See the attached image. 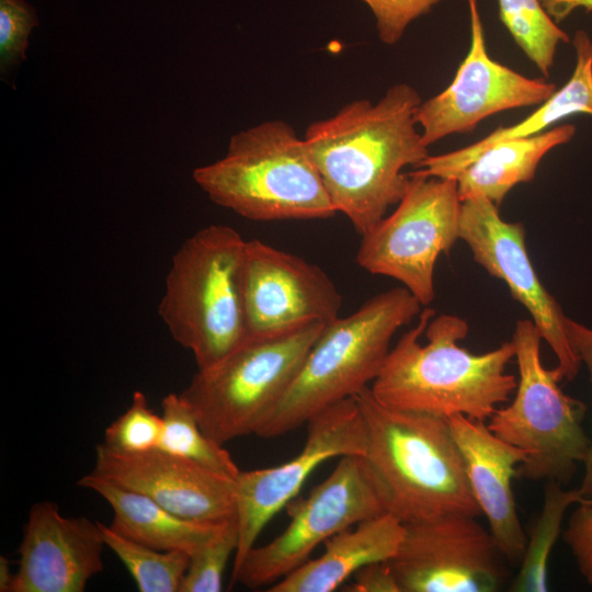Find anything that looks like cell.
I'll list each match as a JSON object with an SVG mask.
<instances>
[{
  "mask_svg": "<svg viewBox=\"0 0 592 592\" xmlns=\"http://www.w3.org/2000/svg\"><path fill=\"white\" fill-rule=\"evenodd\" d=\"M422 99L396 83L373 103L354 100L312 122L303 136L337 210L362 236L402 197L408 173L430 156L415 111Z\"/></svg>",
  "mask_w": 592,
  "mask_h": 592,
  "instance_id": "6da1fadb",
  "label": "cell"
},
{
  "mask_svg": "<svg viewBox=\"0 0 592 592\" xmlns=\"http://www.w3.org/2000/svg\"><path fill=\"white\" fill-rule=\"evenodd\" d=\"M434 315L422 309L418 323L389 350L369 386L373 396L394 409L488 421L516 389L517 378L506 373L515 355L512 340L475 354L458 344L468 333L464 318Z\"/></svg>",
  "mask_w": 592,
  "mask_h": 592,
  "instance_id": "7a4b0ae2",
  "label": "cell"
},
{
  "mask_svg": "<svg viewBox=\"0 0 592 592\" xmlns=\"http://www.w3.org/2000/svg\"><path fill=\"white\" fill-rule=\"evenodd\" d=\"M353 398L365 426L364 457L386 492L388 513L402 523L481 515L446 418L384 406L369 386Z\"/></svg>",
  "mask_w": 592,
  "mask_h": 592,
  "instance_id": "3957f363",
  "label": "cell"
},
{
  "mask_svg": "<svg viewBox=\"0 0 592 592\" xmlns=\"http://www.w3.org/2000/svg\"><path fill=\"white\" fill-rule=\"evenodd\" d=\"M403 286L367 299L325 325L300 369L255 434L272 439L296 430L325 408L352 398L378 375L394 334L421 312Z\"/></svg>",
  "mask_w": 592,
  "mask_h": 592,
  "instance_id": "277c9868",
  "label": "cell"
},
{
  "mask_svg": "<svg viewBox=\"0 0 592 592\" xmlns=\"http://www.w3.org/2000/svg\"><path fill=\"white\" fill-rule=\"evenodd\" d=\"M193 178L215 204L251 220L337 214L304 137L283 119L232 135L227 153L196 168Z\"/></svg>",
  "mask_w": 592,
  "mask_h": 592,
  "instance_id": "5b68a950",
  "label": "cell"
},
{
  "mask_svg": "<svg viewBox=\"0 0 592 592\" xmlns=\"http://www.w3.org/2000/svg\"><path fill=\"white\" fill-rule=\"evenodd\" d=\"M246 241L227 225H209L178 249L159 315L170 334L207 368L249 339L243 295Z\"/></svg>",
  "mask_w": 592,
  "mask_h": 592,
  "instance_id": "8992f818",
  "label": "cell"
},
{
  "mask_svg": "<svg viewBox=\"0 0 592 592\" xmlns=\"http://www.w3.org/2000/svg\"><path fill=\"white\" fill-rule=\"evenodd\" d=\"M325 325L311 321L250 337L216 364L197 369L180 396L204 433L221 445L255 434L293 383Z\"/></svg>",
  "mask_w": 592,
  "mask_h": 592,
  "instance_id": "52a82bcc",
  "label": "cell"
},
{
  "mask_svg": "<svg viewBox=\"0 0 592 592\" xmlns=\"http://www.w3.org/2000/svg\"><path fill=\"white\" fill-rule=\"evenodd\" d=\"M542 340L531 319L516 321L512 337L519 368L514 398L499 407L487 423L498 437L526 452L520 475L567 486L592 444L582 425L587 406L562 391L559 383L563 377L557 367L544 366Z\"/></svg>",
  "mask_w": 592,
  "mask_h": 592,
  "instance_id": "ba28073f",
  "label": "cell"
},
{
  "mask_svg": "<svg viewBox=\"0 0 592 592\" xmlns=\"http://www.w3.org/2000/svg\"><path fill=\"white\" fill-rule=\"evenodd\" d=\"M395 210L362 235L360 267L401 283L422 306L435 297L439 257L459 239L462 201L454 179L408 172Z\"/></svg>",
  "mask_w": 592,
  "mask_h": 592,
  "instance_id": "9c48e42d",
  "label": "cell"
},
{
  "mask_svg": "<svg viewBox=\"0 0 592 592\" xmlns=\"http://www.w3.org/2000/svg\"><path fill=\"white\" fill-rule=\"evenodd\" d=\"M286 508L287 527L270 543L253 546L232 571L231 583L250 589L274 584L309 560L319 544L388 513V500L364 455H346L307 498L293 499Z\"/></svg>",
  "mask_w": 592,
  "mask_h": 592,
  "instance_id": "30bf717a",
  "label": "cell"
},
{
  "mask_svg": "<svg viewBox=\"0 0 592 592\" xmlns=\"http://www.w3.org/2000/svg\"><path fill=\"white\" fill-rule=\"evenodd\" d=\"M478 516L443 513L403 523L388 560L401 592H493L504 583L506 558Z\"/></svg>",
  "mask_w": 592,
  "mask_h": 592,
  "instance_id": "8fae6325",
  "label": "cell"
},
{
  "mask_svg": "<svg viewBox=\"0 0 592 592\" xmlns=\"http://www.w3.org/2000/svg\"><path fill=\"white\" fill-rule=\"evenodd\" d=\"M304 448L275 467L241 471L236 478L239 528L234 556L235 571L266 523L299 492L309 475L323 462L346 455H364L366 433L356 400L348 398L311 417Z\"/></svg>",
  "mask_w": 592,
  "mask_h": 592,
  "instance_id": "7c38bea8",
  "label": "cell"
},
{
  "mask_svg": "<svg viewBox=\"0 0 592 592\" xmlns=\"http://www.w3.org/2000/svg\"><path fill=\"white\" fill-rule=\"evenodd\" d=\"M498 207L486 197L463 201L459 239L468 246L475 262L503 281L512 297L527 310L556 355V367L563 379L571 380L582 364L567 335L568 317L532 264L523 224L504 220Z\"/></svg>",
  "mask_w": 592,
  "mask_h": 592,
  "instance_id": "4fadbf2b",
  "label": "cell"
},
{
  "mask_svg": "<svg viewBox=\"0 0 592 592\" xmlns=\"http://www.w3.org/2000/svg\"><path fill=\"white\" fill-rule=\"evenodd\" d=\"M470 45L446 89L422 101L415 111L424 144L473 132L487 117L524 106L539 105L557 90L545 79L528 78L493 60L487 50L478 0H466Z\"/></svg>",
  "mask_w": 592,
  "mask_h": 592,
  "instance_id": "5bb4252c",
  "label": "cell"
},
{
  "mask_svg": "<svg viewBox=\"0 0 592 592\" xmlns=\"http://www.w3.org/2000/svg\"><path fill=\"white\" fill-rule=\"evenodd\" d=\"M243 295L249 338L328 323L340 317L342 306L321 267L258 239L246 241Z\"/></svg>",
  "mask_w": 592,
  "mask_h": 592,
  "instance_id": "9a60e30c",
  "label": "cell"
},
{
  "mask_svg": "<svg viewBox=\"0 0 592 592\" xmlns=\"http://www.w3.org/2000/svg\"><path fill=\"white\" fill-rule=\"evenodd\" d=\"M92 471L187 520L223 524L237 519L236 479L160 448L118 453L101 443Z\"/></svg>",
  "mask_w": 592,
  "mask_h": 592,
  "instance_id": "2e32d148",
  "label": "cell"
},
{
  "mask_svg": "<svg viewBox=\"0 0 592 592\" xmlns=\"http://www.w3.org/2000/svg\"><path fill=\"white\" fill-rule=\"evenodd\" d=\"M105 540L99 522L65 516L50 501L32 505L8 592H83L103 570Z\"/></svg>",
  "mask_w": 592,
  "mask_h": 592,
  "instance_id": "e0dca14e",
  "label": "cell"
},
{
  "mask_svg": "<svg viewBox=\"0 0 592 592\" xmlns=\"http://www.w3.org/2000/svg\"><path fill=\"white\" fill-rule=\"evenodd\" d=\"M446 420L462 453L473 494L491 534L506 560L520 563L527 536L517 515L512 479L526 460V452L498 437L487 421L462 414Z\"/></svg>",
  "mask_w": 592,
  "mask_h": 592,
  "instance_id": "ac0fdd59",
  "label": "cell"
},
{
  "mask_svg": "<svg viewBox=\"0 0 592 592\" xmlns=\"http://www.w3.org/2000/svg\"><path fill=\"white\" fill-rule=\"evenodd\" d=\"M403 532V523L390 513L363 521L327 539L320 557L307 560L267 591L332 592L362 567L390 560Z\"/></svg>",
  "mask_w": 592,
  "mask_h": 592,
  "instance_id": "d6986e66",
  "label": "cell"
},
{
  "mask_svg": "<svg viewBox=\"0 0 592 592\" xmlns=\"http://www.w3.org/2000/svg\"><path fill=\"white\" fill-rule=\"evenodd\" d=\"M576 66L570 79L539 104L527 117L511 126H500L482 139L460 149L425 158L413 171L424 177L452 179L477 155L499 141L545 132L557 122L574 115L592 116V39L582 30L574 33Z\"/></svg>",
  "mask_w": 592,
  "mask_h": 592,
  "instance_id": "ffe728a7",
  "label": "cell"
},
{
  "mask_svg": "<svg viewBox=\"0 0 592 592\" xmlns=\"http://www.w3.org/2000/svg\"><path fill=\"white\" fill-rule=\"evenodd\" d=\"M77 485L96 492L111 505L112 530L155 549L179 550L191 556L227 523L213 524L181 517L147 496L94 471L82 476Z\"/></svg>",
  "mask_w": 592,
  "mask_h": 592,
  "instance_id": "44dd1931",
  "label": "cell"
},
{
  "mask_svg": "<svg viewBox=\"0 0 592 592\" xmlns=\"http://www.w3.org/2000/svg\"><path fill=\"white\" fill-rule=\"evenodd\" d=\"M574 134L576 126L566 124L489 146L452 178L460 201L486 197L500 206L515 185L535 178L539 162L551 149L569 143Z\"/></svg>",
  "mask_w": 592,
  "mask_h": 592,
  "instance_id": "7402d4cb",
  "label": "cell"
},
{
  "mask_svg": "<svg viewBox=\"0 0 592 592\" xmlns=\"http://www.w3.org/2000/svg\"><path fill=\"white\" fill-rule=\"evenodd\" d=\"M584 499L579 488L565 489L563 485L557 481H547L542 511L527 537L519 572L510 585V591H547L548 563L560 536L565 514L571 505Z\"/></svg>",
  "mask_w": 592,
  "mask_h": 592,
  "instance_id": "603a6c76",
  "label": "cell"
},
{
  "mask_svg": "<svg viewBox=\"0 0 592 592\" xmlns=\"http://www.w3.org/2000/svg\"><path fill=\"white\" fill-rule=\"evenodd\" d=\"M163 431L159 447L219 475L236 479L240 470L231 455L208 437L180 394H168L161 402Z\"/></svg>",
  "mask_w": 592,
  "mask_h": 592,
  "instance_id": "cb8c5ba5",
  "label": "cell"
},
{
  "mask_svg": "<svg viewBox=\"0 0 592 592\" xmlns=\"http://www.w3.org/2000/svg\"><path fill=\"white\" fill-rule=\"evenodd\" d=\"M105 545L125 565L139 592H179L190 555L159 550L129 539L100 523Z\"/></svg>",
  "mask_w": 592,
  "mask_h": 592,
  "instance_id": "d4e9b609",
  "label": "cell"
},
{
  "mask_svg": "<svg viewBox=\"0 0 592 592\" xmlns=\"http://www.w3.org/2000/svg\"><path fill=\"white\" fill-rule=\"evenodd\" d=\"M499 18L517 46L544 75L549 76L557 46L569 36L546 12L540 0H498Z\"/></svg>",
  "mask_w": 592,
  "mask_h": 592,
  "instance_id": "484cf974",
  "label": "cell"
},
{
  "mask_svg": "<svg viewBox=\"0 0 592 592\" xmlns=\"http://www.w3.org/2000/svg\"><path fill=\"white\" fill-rule=\"evenodd\" d=\"M162 431V417L150 409L144 392L135 391L130 406L105 429L102 444L113 452L143 453L159 447Z\"/></svg>",
  "mask_w": 592,
  "mask_h": 592,
  "instance_id": "4316f807",
  "label": "cell"
},
{
  "mask_svg": "<svg viewBox=\"0 0 592 592\" xmlns=\"http://www.w3.org/2000/svg\"><path fill=\"white\" fill-rule=\"evenodd\" d=\"M239 528L237 519L221 528L197 551L190 562L179 592H219L226 566L237 550Z\"/></svg>",
  "mask_w": 592,
  "mask_h": 592,
  "instance_id": "83f0119b",
  "label": "cell"
},
{
  "mask_svg": "<svg viewBox=\"0 0 592 592\" xmlns=\"http://www.w3.org/2000/svg\"><path fill=\"white\" fill-rule=\"evenodd\" d=\"M37 25L36 12L25 0H0L1 75L24 60L29 36Z\"/></svg>",
  "mask_w": 592,
  "mask_h": 592,
  "instance_id": "f1b7e54d",
  "label": "cell"
},
{
  "mask_svg": "<svg viewBox=\"0 0 592 592\" xmlns=\"http://www.w3.org/2000/svg\"><path fill=\"white\" fill-rule=\"evenodd\" d=\"M371 9L378 38L386 45H395L407 27L419 16L429 13L441 0H361Z\"/></svg>",
  "mask_w": 592,
  "mask_h": 592,
  "instance_id": "f546056e",
  "label": "cell"
},
{
  "mask_svg": "<svg viewBox=\"0 0 592 592\" xmlns=\"http://www.w3.org/2000/svg\"><path fill=\"white\" fill-rule=\"evenodd\" d=\"M592 497V496H591ZM562 533L579 572L592 584V498L576 504Z\"/></svg>",
  "mask_w": 592,
  "mask_h": 592,
  "instance_id": "4dcf8cb0",
  "label": "cell"
},
{
  "mask_svg": "<svg viewBox=\"0 0 592 592\" xmlns=\"http://www.w3.org/2000/svg\"><path fill=\"white\" fill-rule=\"evenodd\" d=\"M567 335L581 364L587 366L592 382V328L568 317ZM583 465L584 474L579 489L588 498L592 496V444Z\"/></svg>",
  "mask_w": 592,
  "mask_h": 592,
  "instance_id": "1f68e13d",
  "label": "cell"
},
{
  "mask_svg": "<svg viewBox=\"0 0 592 592\" xmlns=\"http://www.w3.org/2000/svg\"><path fill=\"white\" fill-rule=\"evenodd\" d=\"M349 592H401L389 561L368 563L357 570L345 585Z\"/></svg>",
  "mask_w": 592,
  "mask_h": 592,
  "instance_id": "d6a6232c",
  "label": "cell"
},
{
  "mask_svg": "<svg viewBox=\"0 0 592 592\" xmlns=\"http://www.w3.org/2000/svg\"><path fill=\"white\" fill-rule=\"evenodd\" d=\"M540 3L556 23L565 20L576 9L592 12V0H540Z\"/></svg>",
  "mask_w": 592,
  "mask_h": 592,
  "instance_id": "836d02e7",
  "label": "cell"
},
{
  "mask_svg": "<svg viewBox=\"0 0 592 592\" xmlns=\"http://www.w3.org/2000/svg\"><path fill=\"white\" fill-rule=\"evenodd\" d=\"M14 572L11 571L9 560L1 556L0 557V591L8 592L10 584L12 582Z\"/></svg>",
  "mask_w": 592,
  "mask_h": 592,
  "instance_id": "e575fe53",
  "label": "cell"
}]
</instances>
